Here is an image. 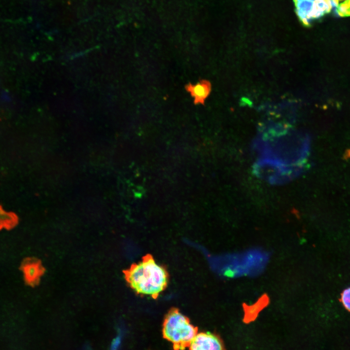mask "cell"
<instances>
[{
    "mask_svg": "<svg viewBox=\"0 0 350 350\" xmlns=\"http://www.w3.org/2000/svg\"><path fill=\"white\" fill-rule=\"evenodd\" d=\"M302 172L260 159H258L253 166V173L258 177L275 185L288 182L297 177Z\"/></svg>",
    "mask_w": 350,
    "mask_h": 350,
    "instance_id": "4",
    "label": "cell"
},
{
    "mask_svg": "<svg viewBox=\"0 0 350 350\" xmlns=\"http://www.w3.org/2000/svg\"><path fill=\"white\" fill-rule=\"evenodd\" d=\"M295 12L300 22L305 27L311 26V14L313 7V0H293Z\"/></svg>",
    "mask_w": 350,
    "mask_h": 350,
    "instance_id": "8",
    "label": "cell"
},
{
    "mask_svg": "<svg viewBox=\"0 0 350 350\" xmlns=\"http://www.w3.org/2000/svg\"><path fill=\"white\" fill-rule=\"evenodd\" d=\"M198 333V328L176 308H172L165 315L162 327L164 339L173 344L174 350H184L190 346Z\"/></svg>",
    "mask_w": 350,
    "mask_h": 350,
    "instance_id": "3",
    "label": "cell"
},
{
    "mask_svg": "<svg viewBox=\"0 0 350 350\" xmlns=\"http://www.w3.org/2000/svg\"><path fill=\"white\" fill-rule=\"evenodd\" d=\"M18 217L15 212L5 211L0 205V230L12 229L18 225Z\"/></svg>",
    "mask_w": 350,
    "mask_h": 350,
    "instance_id": "10",
    "label": "cell"
},
{
    "mask_svg": "<svg viewBox=\"0 0 350 350\" xmlns=\"http://www.w3.org/2000/svg\"><path fill=\"white\" fill-rule=\"evenodd\" d=\"M350 158V149H347L344 155V158L346 159H348V158Z\"/></svg>",
    "mask_w": 350,
    "mask_h": 350,
    "instance_id": "13",
    "label": "cell"
},
{
    "mask_svg": "<svg viewBox=\"0 0 350 350\" xmlns=\"http://www.w3.org/2000/svg\"><path fill=\"white\" fill-rule=\"evenodd\" d=\"M19 269L23 273L26 284L32 286L38 283L43 272L39 261L33 258L24 259L20 263Z\"/></svg>",
    "mask_w": 350,
    "mask_h": 350,
    "instance_id": "5",
    "label": "cell"
},
{
    "mask_svg": "<svg viewBox=\"0 0 350 350\" xmlns=\"http://www.w3.org/2000/svg\"><path fill=\"white\" fill-rule=\"evenodd\" d=\"M186 90L193 98L195 105H204L211 91V84L207 80H202L196 84L189 83L185 87Z\"/></svg>",
    "mask_w": 350,
    "mask_h": 350,
    "instance_id": "7",
    "label": "cell"
},
{
    "mask_svg": "<svg viewBox=\"0 0 350 350\" xmlns=\"http://www.w3.org/2000/svg\"><path fill=\"white\" fill-rule=\"evenodd\" d=\"M335 2L338 3V1L340 0H334Z\"/></svg>",
    "mask_w": 350,
    "mask_h": 350,
    "instance_id": "15",
    "label": "cell"
},
{
    "mask_svg": "<svg viewBox=\"0 0 350 350\" xmlns=\"http://www.w3.org/2000/svg\"><path fill=\"white\" fill-rule=\"evenodd\" d=\"M124 274L129 285L138 294L150 296L154 299L166 288L169 281L166 270L157 264L150 254L132 264Z\"/></svg>",
    "mask_w": 350,
    "mask_h": 350,
    "instance_id": "2",
    "label": "cell"
},
{
    "mask_svg": "<svg viewBox=\"0 0 350 350\" xmlns=\"http://www.w3.org/2000/svg\"></svg>",
    "mask_w": 350,
    "mask_h": 350,
    "instance_id": "16",
    "label": "cell"
},
{
    "mask_svg": "<svg viewBox=\"0 0 350 350\" xmlns=\"http://www.w3.org/2000/svg\"><path fill=\"white\" fill-rule=\"evenodd\" d=\"M338 5L334 0H315L311 14L312 21L319 19L325 15L334 10Z\"/></svg>",
    "mask_w": 350,
    "mask_h": 350,
    "instance_id": "9",
    "label": "cell"
},
{
    "mask_svg": "<svg viewBox=\"0 0 350 350\" xmlns=\"http://www.w3.org/2000/svg\"><path fill=\"white\" fill-rule=\"evenodd\" d=\"M253 147L258 159L303 171L309 154L310 137L291 126L266 122L260 126Z\"/></svg>",
    "mask_w": 350,
    "mask_h": 350,
    "instance_id": "1",
    "label": "cell"
},
{
    "mask_svg": "<svg viewBox=\"0 0 350 350\" xmlns=\"http://www.w3.org/2000/svg\"><path fill=\"white\" fill-rule=\"evenodd\" d=\"M341 300L344 307L350 312V287L345 289L343 291Z\"/></svg>",
    "mask_w": 350,
    "mask_h": 350,
    "instance_id": "12",
    "label": "cell"
},
{
    "mask_svg": "<svg viewBox=\"0 0 350 350\" xmlns=\"http://www.w3.org/2000/svg\"><path fill=\"white\" fill-rule=\"evenodd\" d=\"M190 350H224V343L217 335L210 332L197 333L192 340Z\"/></svg>",
    "mask_w": 350,
    "mask_h": 350,
    "instance_id": "6",
    "label": "cell"
},
{
    "mask_svg": "<svg viewBox=\"0 0 350 350\" xmlns=\"http://www.w3.org/2000/svg\"><path fill=\"white\" fill-rule=\"evenodd\" d=\"M348 4H349V7H348V13H349V16H350V0H347Z\"/></svg>",
    "mask_w": 350,
    "mask_h": 350,
    "instance_id": "14",
    "label": "cell"
},
{
    "mask_svg": "<svg viewBox=\"0 0 350 350\" xmlns=\"http://www.w3.org/2000/svg\"><path fill=\"white\" fill-rule=\"evenodd\" d=\"M267 298H265L263 297L258 302L249 308L247 307L245 308V321L248 322L254 319L256 316V315L264 307L265 304L267 303Z\"/></svg>",
    "mask_w": 350,
    "mask_h": 350,
    "instance_id": "11",
    "label": "cell"
}]
</instances>
